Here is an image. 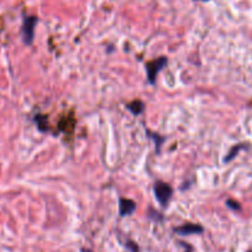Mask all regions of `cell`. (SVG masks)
Wrapping results in <instances>:
<instances>
[{"label":"cell","mask_w":252,"mask_h":252,"mask_svg":"<svg viewBox=\"0 0 252 252\" xmlns=\"http://www.w3.org/2000/svg\"><path fill=\"white\" fill-rule=\"evenodd\" d=\"M154 194L158 204L162 208H167L172 195H173V188L166 182L156 181L154 184Z\"/></svg>","instance_id":"cell-1"},{"label":"cell","mask_w":252,"mask_h":252,"mask_svg":"<svg viewBox=\"0 0 252 252\" xmlns=\"http://www.w3.org/2000/svg\"><path fill=\"white\" fill-rule=\"evenodd\" d=\"M167 63H168V58L164 57V56H161V57L156 58L154 61H150L145 64V68H146V73H147V81L151 86H154L156 83L157 76H158L159 72L167 66Z\"/></svg>","instance_id":"cell-2"},{"label":"cell","mask_w":252,"mask_h":252,"mask_svg":"<svg viewBox=\"0 0 252 252\" xmlns=\"http://www.w3.org/2000/svg\"><path fill=\"white\" fill-rule=\"evenodd\" d=\"M37 24L36 16H28L24 19L23 24V41L26 46H31L35 38V26Z\"/></svg>","instance_id":"cell-3"},{"label":"cell","mask_w":252,"mask_h":252,"mask_svg":"<svg viewBox=\"0 0 252 252\" xmlns=\"http://www.w3.org/2000/svg\"><path fill=\"white\" fill-rule=\"evenodd\" d=\"M173 231L181 236H188V235H200L204 232V227L199 224H192V222H187V224L181 225V226L174 227Z\"/></svg>","instance_id":"cell-4"},{"label":"cell","mask_w":252,"mask_h":252,"mask_svg":"<svg viewBox=\"0 0 252 252\" xmlns=\"http://www.w3.org/2000/svg\"><path fill=\"white\" fill-rule=\"evenodd\" d=\"M136 210V203L132 199L127 198H120L119 199V214L120 217H129L132 215Z\"/></svg>","instance_id":"cell-5"},{"label":"cell","mask_w":252,"mask_h":252,"mask_svg":"<svg viewBox=\"0 0 252 252\" xmlns=\"http://www.w3.org/2000/svg\"><path fill=\"white\" fill-rule=\"evenodd\" d=\"M126 109H127V110H129L132 115L139 116L145 111V104L142 100L136 99V100H134V101H131V103L127 104V105H126Z\"/></svg>","instance_id":"cell-6"},{"label":"cell","mask_w":252,"mask_h":252,"mask_svg":"<svg viewBox=\"0 0 252 252\" xmlns=\"http://www.w3.org/2000/svg\"><path fill=\"white\" fill-rule=\"evenodd\" d=\"M146 132H147V135H149V136H150V139L154 140L155 145H156V152H157V154H159V152H161L162 144H163V142L166 141V137L161 136V135L156 134V132L150 131V130H146Z\"/></svg>","instance_id":"cell-7"},{"label":"cell","mask_w":252,"mask_h":252,"mask_svg":"<svg viewBox=\"0 0 252 252\" xmlns=\"http://www.w3.org/2000/svg\"><path fill=\"white\" fill-rule=\"evenodd\" d=\"M33 121L37 124V129L41 132H47L48 131V119L45 115H36L33 118Z\"/></svg>","instance_id":"cell-8"},{"label":"cell","mask_w":252,"mask_h":252,"mask_svg":"<svg viewBox=\"0 0 252 252\" xmlns=\"http://www.w3.org/2000/svg\"><path fill=\"white\" fill-rule=\"evenodd\" d=\"M242 149H245V145H236V146L232 147V149L229 151V154L226 155V157L224 158L225 163H229L231 159H234L235 157H236V155L239 154V151H241Z\"/></svg>","instance_id":"cell-9"},{"label":"cell","mask_w":252,"mask_h":252,"mask_svg":"<svg viewBox=\"0 0 252 252\" xmlns=\"http://www.w3.org/2000/svg\"><path fill=\"white\" fill-rule=\"evenodd\" d=\"M147 215H149L150 219H152V220H162V219H163V217H162L161 213L156 212V210H154L152 208H149V214H147Z\"/></svg>","instance_id":"cell-10"},{"label":"cell","mask_w":252,"mask_h":252,"mask_svg":"<svg viewBox=\"0 0 252 252\" xmlns=\"http://www.w3.org/2000/svg\"><path fill=\"white\" fill-rule=\"evenodd\" d=\"M226 205L232 210H241V205H240V203H237L236 200L234 199H227Z\"/></svg>","instance_id":"cell-11"},{"label":"cell","mask_w":252,"mask_h":252,"mask_svg":"<svg viewBox=\"0 0 252 252\" xmlns=\"http://www.w3.org/2000/svg\"><path fill=\"white\" fill-rule=\"evenodd\" d=\"M125 246L127 247V249H129L131 252H140V249H139V246H137L136 242L131 241V240H129V241H126Z\"/></svg>","instance_id":"cell-12"},{"label":"cell","mask_w":252,"mask_h":252,"mask_svg":"<svg viewBox=\"0 0 252 252\" xmlns=\"http://www.w3.org/2000/svg\"><path fill=\"white\" fill-rule=\"evenodd\" d=\"M81 252H93V251H92V250H89V249H82Z\"/></svg>","instance_id":"cell-13"},{"label":"cell","mask_w":252,"mask_h":252,"mask_svg":"<svg viewBox=\"0 0 252 252\" xmlns=\"http://www.w3.org/2000/svg\"><path fill=\"white\" fill-rule=\"evenodd\" d=\"M249 252H252V251H249Z\"/></svg>","instance_id":"cell-14"}]
</instances>
